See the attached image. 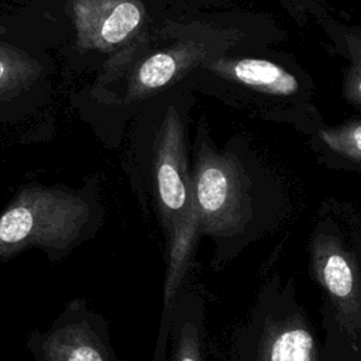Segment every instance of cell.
<instances>
[{
  "label": "cell",
  "instance_id": "9c48e42d",
  "mask_svg": "<svg viewBox=\"0 0 361 361\" xmlns=\"http://www.w3.org/2000/svg\"><path fill=\"white\" fill-rule=\"evenodd\" d=\"M214 75L272 96H290L299 90L298 79L278 63L258 58H219L206 63Z\"/></svg>",
  "mask_w": 361,
  "mask_h": 361
},
{
  "label": "cell",
  "instance_id": "7c38bea8",
  "mask_svg": "<svg viewBox=\"0 0 361 361\" xmlns=\"http://www.w3.org/2000/svg\"><path fill=\"white\" fill-rule=\"evenodd\" d=\"M323 341L320 343L322 361H361V353L351 345L337 324L322 313Z\"/></svg>",
  "mask_w": 361,
  "mask_h": 361
},
{
  "label": "cell",
  "instance_id": "8992f818",
  "mask_svg": "<svg viewBox=\"0 0 361 361\" xmlns=\"http://www.w3.org/2000/svg\"><path fill=\"white\" fill-rule=\"evenodd\" d=\"M80 51L107 52L130 39L144 24L140 0H71Z\"/></svg>",
  "mask_w": 361,
  "mask_h": 361
},
{
  "label": "cell",
  "instance_id": "8fae6325",
  "mask_svg": "<svg viewBox=\"0 0 361 361\" xmlns=\"http://www.w3.org/2000/svg\"><path fill=\"white\" fill-rule=\"evenodd\" d=\"M41 73V65L24 51L0 42V100L23 90Z\"/></svg>",
  "mask_w": 361,
  "mask_h": 361
},
{
  "label": "cell",
  "instance_id": "30bf717a",
  "mask_svg": "<svg viewBox=\"0 0 361 361\" xmlns=\"http://www.w3.org/2000/svg\"><path fill=\"white\" fill-rule=\"evenodd\" d=\"M314 140L326 165L361 173V120L320 127Z\"/></svg>",
  "mask_w": 361,
  "mask_h": 361
},
{
  "label": "cell",
  "instance_id": "6da1fadb",
  "mask_svg": "<svg viewBox=\"0 0 361 361\" xmlns=\"http://www.w3.org/2000/svg\"><path fill=\"white\" fill-rule=\"evenodd\" d=\"M199 237L213 243L216 269L276 227L286 207L278 180L233 148L219 149L204 130L190 152Z\"/></svg>",
  "mask_w": 361,
  "mask_h": 361
},
{
  "label": "cell",
  "instance_id": "5b68a950",
  "mask_svg": "<svg viewBox=\"0 0 361 361\" xmlns=\"http://www.w3.org/2000/svg\"><path fill=\"white\" fill-rule=\"evenodd\" d=\"M25 348L35 361H120L107 319L83 298L69 300L48 329L31 330Z\"/></svg>",
  "mask_w": 361,
  "mask_h": 361
},
{
  "label": "cell",
  "instance_id": "4fadbf2b",
  "mask_svg": "<svg viewBox=\"0 0 361 361\" xmlns=\"http://www.w3.org/2000/svg\"><path fill=\"white\" fill-rule=\"evenodd\" d=\"M344 39L350 65L343 80V97L347 103L361 107V34L350 31Z\"/></svg>",
  "mask_w": 361,
  "mask_h": 361
},
{
  "label": "cell",
  "instance_id": "52a82bcc",
  "mask_svg": "<svg viewBox=\"0 0 361 361\" xmlns=\"http://www.w3.org/2000/svg\"><path fill=\"white\" fill-rule=\"evenodd\" d=\"M207 58L204 44L196 41L176 42L144 59L130 78L126 103L138 102L151 93L180 79L195 65Z\"/></svg>",
  "mask_w": 361,
  "mask_h": 361
},
{
  "label": "cell",
  "instance_id": "3957f363",
  "mask_svg": "<svg viewBox=\"0 0 361 361\" xmlns=\"http://www.w3.org/2000/svg\"><path fill=\"white\" fill-rule=\"evenodd\" d=\"M309 274L323 292L327 314L361 353V216L345 202L327 199L314 214Z\"/></svg>",
  "mask_w": 361,
  "mask_h": 361
},
{
  "label": "cell",
  "instance_id": "7a4b0ae2",
  "mask_svg": "<svg viewBox=\"0 0 361 361\" xmlns=\"http://www.w3.org/2000/svg\"><path fill=\"white\" fill-rule=\"evenodd\" d=\"M104 217L99 175L87 176L78 188L24 183L0 213V261L39 248L56 264L92 240Z\"/></svg>",
  "mask_w": 361,
  "mask_h": 361
},
{
  "label": "cell",
  "instance_id": "277c9868",
  "mask_svg": "<svg viewBox=\"0 0 361 361\" xmlns=\"http://www.w3.org/2000/svg\"><path fill=\"white\" fill-rule=\"evenodd\" d=\"M230 361H322L314 326L292 279L272 275L230 341Z\"/></svg>",
  "mask_w": 361,
  "mask_h": 361
},
{
  "label": "cell",
  "instance_id": "ba28073f",
  "mask_svg": "<svg viewBox=\"0 0 361 361\" xmlns=\"http://www.w3.org/2000/svg\"><path fill=\"white\" fill-rule=\"evenodd\" d=\"M204 302L183 286L171 312L165 361H204Z\"/></svg>",
  "mask_w": 361,
  "mask_h": 361
}]
</instances>
